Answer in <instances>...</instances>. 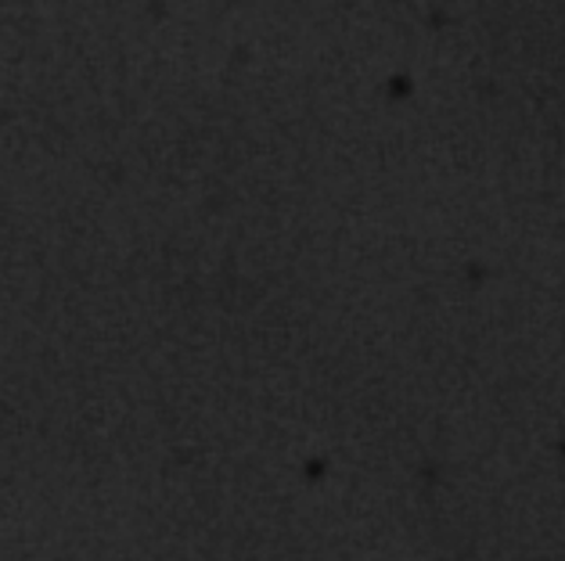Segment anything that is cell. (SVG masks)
Segmentation results:
<instances>
[]
</instances>
